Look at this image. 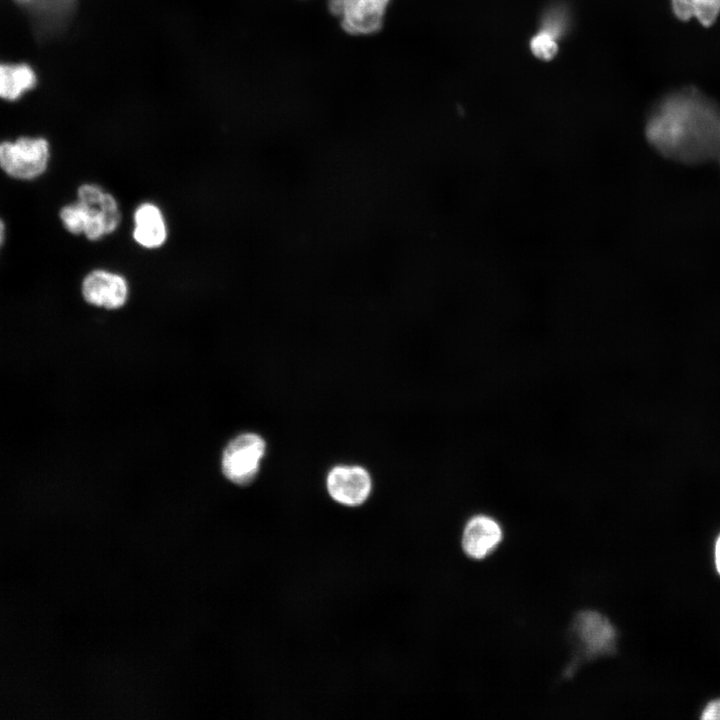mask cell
I'll list each match as a JSON object with an SVG mask.
<instances>
[{"label": "cell", "mask_w": 720, "mask_h": 720, "mask_svg": "<svg viewBox=\"0 0 720 720\" xmlns=\"http://www.w3.org/2000/svg\"><path fill=\"white\" fill-rule=\"evenodd\" d=\"M645 135L666 158L705 162L720 154V109L696 88L671 92L652 109Z\"/></svg>", "instance_id": "6da1fadb"}, {"label": "cell", "mask_w": 720, "mask_h": 720, "mask_svg": "<svg viewBox=\"0 0 720 720\" xmlns=\"http://www.w3.org/2000/svg\"><path fill=\"white\" fill-rule=\"evenodd\" d=\"M51 160V148L44 137L21 136L0 142V169L18 181H34L44 175Z\"/></svg>", "instance_id": "7a4b0ae2"}, {"label": "cell", "mask_w": 720, "mask_h": 720, "mask_svg": "<svg viewBox=\"0 0 720 720\" xmlns=\"http://www.w3.org/2000/svg\"><path fill=\"white\" fill-rule=\"evenodd\" d=\"M266 443L255 433H245L234 438L225 448L222 457L224 475L238 485L252 482L264 457Z\"/></svg>", "instance_id": "3957f363"}, {"label": "cell", "mask_w": 720, "mask_h": 720, "mask_svg": "<svg viewBox=\"0 0 720 720\" xmlns=\"http://www.w3.org/2000/svg\"><path fill=\"white\" fill-rule=\"evenodd\" d=\"M573 632L587 659L608 656L616 651V630L605 616L596 611L578 613L573 622Z\"/></svg>", "instance_id": "277c9868"}, {"label": "cell", "mask_w": 720, "mask_h": 720, "mask_svg": "<svg viewBox=\"0 0 720 720\" xmlns=\"http://www.w3.org/2000/svg\"><path fill=\"white\" fill-rule=\"evenodd\" d=\"M390 0H329L332 14L340 17L343 29L352 35L380 30Z\"/></svg>", "instance_id": "5b68a950"}, {"label": "cell", "mask_w": 720, "mask_h": 720, "mask_svg": "<svg viewBox=\"0 0 720 720\" xmlns=\"http://www.w3.org/2000/svg\"><path fill=\"white\" fill-rule=\"evenodd\" d=\"M27 11L38 39L49 40L71 23L78 0H13Z\"/></svg>", "instance_id": "8992f818"}, {"label": "cell", "mask_w": 720, "mask_h": 720, "mask_svg": "<svg viewBox=\"0 0 720 720\" xmlns=\"http://www.w3.org/2000/svg\"><path fill=\"white\" fill-rule=\"evenodd\" d=\"M326 488L335 502L355 507L366 502L370 496L372 479L362 466L337 465L328 472Z\"/></svg>", "instance_id": "52a82bcc"}, {"label": "cell", "mask_w": 720, "mask_h": 720, "mask_svg": "<svg viewBox=\"0 0 720 720\" xmlns=\"http://www.w3.org/2000/svg\"><path fill=\"white\" fill-rule=\"evenodd\" d=\"M81 293L84 300L91 305L118 309L128 299L129 286L126 278L121 274L95 269L83 278Z\"/></svg>", "instance_id": "ba28073f"}, {"label": "cell", "mask_w": 720, "mask_h": 720, "mask_svg": "<svg viewBox=\"0 0 720 720\" xmlns=\"http://www.w3.org/2000/svg\"><path fill=\"white\" fill-rule=\"evenodd\" d=\"M502 538V528L494 518L477 514L466 522L461 546L469 558L481 560L496 550Z\"/></svg>", "instance_id": "9c48e42d"}, {"label": "cell", "mask_w": 720, "mask_h": 720, "mask_svg": "<svg viewBox=\"0 0 720 720\" xmlns=\"http://www.w3.org/2000/svg\"><path fill=\"white\" fill-rule=\"evenodd\" d=\"M134 241L143 248L161 247L167 240L168 230L161 209L151 202L140 204L133 215Z\"/></svg>", "instance_id": "30bf717a"}, {"label": "cell", "mask_w": 720, "mask_h": 720, "mask_svg": "<svg viewBox=\"0 0 720 720\" xmlns=\"http://www.w3.org/2000/svg\"><path fill=\"white\" fill-rule=\"evenodd\" d=\"M36 84V75L27 64L0 63V97L15 101Z\"/></svg>", "instance_id": "8fae6325"}, {"label": "cell", "mask_w": 720, "mask_h": 720, "mask_svg": "<svg viewBox=\"0 0 720 720\" xmlns=\"http://www.w3.org/2000/svg\"><path fill=\"white\" fill-rule=\"evenodd\" d=\"M671 8L679 20L696 18L704 27H709L720 15V0H671Z\"/></svg>", "instance_id": "7c38bea8"}, {"label": "cell", "mask_w": 720, "mask_h": 720, "mask_svg": "<svg viewBox=\"0 0 720 720\" xmlns=\"http://www.w3.org/2000/svg\"><path fill=\"white\" fill-rule=\"evenodd\" d=\"M571 26L572 14L567 3L557 1L545 8L540 20V30L559 41L568 34Z\"/></svg>", "instance_id": "4fadbf2b"}, {"label": "cell", "mask_w": 720, "mask_h": 720, "mask_svg": "<svg viewBox=\"0 0 720 720\" xmlns=\"http://www.w3.org/2000/svg\"><path fill=\"white\" fill-rule=\"evenodd\" d=\"M90 216L91 208L78 200L64 205L59 211L61 224L72 235H84Z\"/></svg>", "instance_id": "5bb4252c"}, {"label": "cell", "mask_w": 720, "mask_h": 720, "mask_svg": "<svg viewBox=\"0 0 720 720\" xmlns=\"http://www.w3.org/2000/svg\"><path fill=\"white\" fill-rule=\"evenodd\" d=\"M529 47L538 59L549 61L558 53V40L549 33L539 30L530 40Z\"/></svg>", "instance_id": "9a60e30c"}, {"label": "cell", "mask_w": 720, "mask_h": 720, "mask_svg": "<svg viewBox=\"0 0 720 720\" xmlns=\"http://www.w3.org/2000/svg\"><path fill=\"white\" fill-rule=\"evenodd\" d=\"M701 718L704 720L720 719V699L709 703L703 710Z\"/></svg>", "instance_id": "2e32d148"}, {"label": "cell", "mask_w": 720, "mask_h": 720, "mask_svg": "<svg viewBox=\"0 0 720 720\" xmlns=\"http://www.w3.org/2000/svg\"><path fill=\"white\" fill-rule=\"evenodd\" d=\"M715 564L718 573L720 574V535L716 541L715 545Z\"/></svg>", "instance_id": "e0dca14e"}, {"label": "cell", "mask_w": 720, "mask_h": 720, "mask_svg": "<svg viewBox=\"0 0 720 720\" xmlns=\"http://www.w3.org/2000/svg\"><path fill=\"white\" fill-rule=\"evenodd\" d=\"M7 228L4 220L0 217V245L3 246L6 239Z\"/></svg>", "instance_id": "ac0fdd59"}, {"label": "cell", "mask_w": 720, "mask_h": 720, "mask_svg": "<svg viewBox=\"0 0 720 720\" xmlns=\"http://www.w3.org/2000/svg\"><path fill=\"white\" fill-rule=\"evenodd\" d=\"M2 248V245H0V249Z\"/></svg>", "instance_id": "d6986e66"}]
</instances>
